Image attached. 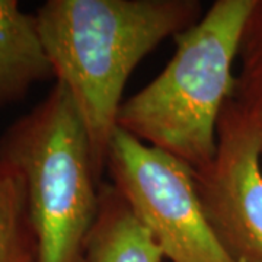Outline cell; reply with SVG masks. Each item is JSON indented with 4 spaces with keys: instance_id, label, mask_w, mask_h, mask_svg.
<instances>
[{
    "instance_id": "obj_2",
    "label": "cell",
    "mask_w": 262,
    "mask_h": 262,
    "mask_svg": "<svg viewBox=\"0 0 262 262\" xmlns=\"http://www.w3.org/2000/svg\"><path fill=\"white\" fill-rule=\"evenodd\" d=\"M255 0H215L149 84L124 99L118 128L184 162L194 172L213 160L222 110L233 96L232 72Z\"/></svg>"
},
{
    "instance_id": "obj_6",
    "label": "cell",
    "mask_w": 262,
    "mask_h": 262,
    "mask_svg": "<svg viewBox=\"0 0 262 262\" xmlns=\"http://www.w3.org/2000/svg\"><path fill=\"white\" fill-rule=\"evenodd\" d=\"M56 77L35 15L0 0V108L22 101L34 84Z\"/></svg>"
},
{
    "instance_id": "obj_9",
    "label": "cell",
    "mask_w": 262,
    "mask_h": 262,
    "mask_svg": "<svg viewBox=\"0 0 262 262\" xmlns=\"http://www.w3.org/2000/svg\"><path fill=\"white\" fill-rule=\"evenodd\" d=\"M233 98L262 130V0L253 2L239 48Z\"/></svg>"
},
{
    "instance_id": "obj_7",
    "label": "cell",
    "mask_w": 262,
    "mask_h": 262,
    "mask_svg": "<svg viewBox=\"0 0 262 262\" xmlns=\"http://www.w3.org/2000/svg\"><path fill=\"white\" fill-rule=\"evenodd\" d=\"M160 248L111 184L101 185L99 210L86 237L83 262H162Z\"/></svg>"
},
{
    "instance_id": "obj_5",
    "label": "cell",
    "mask_w": 262,
    "mask_h": 262,
    "mask_svg": "<svg viewBox=\"0 0 262 262\" xmlns=\"http://www.w3.org/2000/svg\"><path fill=\"white\" fill-rule=\"evenodd\" d=\"M262 130L233 98L217 125L210 165L194 172L200 203L233 262H262Z\"/></svg>"
},
{
    "instance_id": "obj_3",
    "label": "cell",
    "mask_w": 262,
    "mask_h": 262,
    "mask_svg": "<svg viewBox=\"0 0 262 262\" xmlns=\"http://www.w3.org/2000/svg\"><path fill=\"white\" fill-rule=\"evenodd\" d=\"M0 162L24 184L39 262H83L103 182L64 83L56 80L41 102L3 131Z\"/></svg>"
},
{
    "instance_id": "obj_8",
    "label": "cell",
    "mask_w": 262,
    "mask_h": 262,
    "mask_svg": "<svg viewBox=\"0 0 262 262\" xmlns=\"http://www.w3.org/2000/svg\"><path fill=\"white\" fill-rule=\"evenodd\" d=\"M0 262H39L38 242L18 175L0 162Z\"/></svg>"
},
{
    "instance_id": "obj_1",
    "label": "cell",
    "mask_w": 262,
    "mask_h": 262,
    "mask_svg": "<svg viewBox=\"0 0 262 262\" xmlns=\"http://www.w3.org/2000/svg\"><path fill=\"white\" fill-rule=\"evenodd\" d=\"M203 15L198 0H48L38 8L56 80L75 99L101 178L134 69Z\"/></svg>"
},
{
    "instance_id": "obj_4",
    "label": "cell",
    "mask_w": 262,
    "mask_h": 262,
    "mask_svg": "<svg viewBox=\"0 0 262 262\" xmlns=\"http://www.w3.org/2000/svg\"><path fill=\"white\" fill-rule=\"evenodd\" d=\"M106 172L169 262H233L217 242L184 162L117 128Z\"/></svg>"
}]
</instances>
